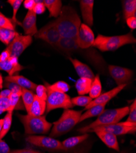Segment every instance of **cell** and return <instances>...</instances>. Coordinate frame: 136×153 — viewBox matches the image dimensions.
<instances>
[{"label":"cell","mask_w":136,"mask_h":153,"mask_svg":"<svg viewBox=\"0 0 136 153\" xmlns=\"http://www.w3.org/2000/svg\"><path fill=\"white\" fill-rule=\"evenodd\" d=\"M18 117L24 126V132L29 135L47 134L53 125L46 120L45 115L34 117L28 114L25 115L18 114Z\"/></svg>","instance_id":"5b68a950"},{"label":"cell","mask_w":136,"mask_h":153,"mask_svg":"<svg viewBox=\"0 0 136 153\" xmlns=\"http://www.w3.org/2000/svg\"><path fill=\"white\" fill-rule=\"evenodd\" d=\"M123 10L124 19L131 17H135L136 1L135 0H126L123 1Z\"/></svg>","instance_id":"d4e9b609"},{"label":"cell","mask_w":136,"mask_h":153,"mask_svg":"<svg viewBox=\"0 0 136 153\" xmlns=\"http://www.w3.org/2000/svg\"><path fill=\"white\" fill-rule=\"evenodd\" d=\"M35 96L38 98L46 101L47 99V88L43 85H37L35 88Z\"/></svg>","instance_id":"d590c367"},{"label":"cell","mask_w":136,"mask_h":153,"mask_svg":"<svg viewBox=\"0 0 136 153\" xmlns=\"http://www.w3.org/2000/svg\"><path fill=\"white\" fill-rule=\"evenodd\" d=\"M81 14L84 24L88 27H92L93 25V0H81L79 1Z\"/></svg>","instance_id":"9a60e30c"},{"label":"cell","mask_w":136,"mask_h":153,"mask_svg":"<svg viewBox=\"0 0 136 153\" xmlns=\"http://www.w3.org/2000/svg\"><path fill=\"white\" fill-rule=\"evenodd\" d=\"M135 38L131 33L124 35L106 36L98 34L93 44V47L102 52H112L122 46L135 43Z\"/></svg>","instance_id":"3957f363"},{"label":"cell","mask_w":136,"mask_h":153,"mask_svg":"<svg viewBox=\"0 0 136 153\" xmlns=\"http://www.w3.org/2000/svg\"><path fill=\"white\" fill-rule=\"evenodd\" d=\"M92 100L93 99L91 97L87 96H78L71 99L73 105L83 107H87L92 101Z\"/></svg>","instance_id":"d6a6232c"},{"label":"cell","mask_w":136,"mask_h":153,"mask_svg":"<svg viewBox=\"0 0 136 153\" xmlns=\"http://www.w3.org/2000/svg\"><path fill=\"white\" fill-rule=\"evenodd\" d=\"M126 86V84H123L113 88L107 92H106L103 94H101L98 97L92 100L91 102L84 108L85 110H87L89 108H91L95 105H101V104H107L108 102L111 99L115 97L121 91H122Z\"/></svg>","instance_id":"4fadbf2b"},{"label":"cell","mask_w":136,"mask_h":153,"mask_svg":"<svg viewBox=\"0 0 136 153\" xmlns=\"http://www.w3.org/2000/svg\"><path fill=\"white\" fill-rule=\"evenodd\" d=\"M46 111L48 113L57 108L70 109L73 107L70 97L66 93L53 91L47 88Z\"/></svg>","instance_id":"8992f818"},{"label":"cell","mask_w":136,"mask_h":153,"mask_svg":"<svg viewBox=\"0 0 136 153\" xmlns=\"http://www.w3.org/2000/svg\"><path fill=\"white\" fill-rule=\"evenodd\" d=\"M10 152V148L8 145L3 141L0 140V153H9Z\"/></svg>","instance_id":"b9f144b4"},{"label":"cell","mask_w":136,"mask_h":153,"mask_svg":"<svg viewBox=\"0 0 136 153\" xmlns=\"http://www.w3.org/2000/svg\"><path fill=\"white\" fill-rule=\"evenodd\" d=\"M36 3L33 9V12L37 14H42L46 10V7L43 3V1H35Z\"/></svg>","instance_id":"74e56055"},{"label":"cell","mask_w":136,"mask_h":153,"mask_svg":"<svg viewBox=\"0 0 136 153\" xmlns=\"http://www.w3.org/2000/svg\"><path fill=\"white\" fill-rule=\"evenodd\" d=\"M9 102H10V109L9 111H13L14 110H24V104L23 103V101L20 96L12 93L10 95L9 97Z\"/></svg>","instance_id":"4316f807"},{"label":"cell","mask_w":136,"mask_h":153,"mask_svg":"<svg viewBox=\"0 0 136 153\" xmlns=\"http://www.w3.org/2000/svg\"><path fill=\"white\" fill-rule=\"evenodd\" d=\"M23 2V0H8L7 1V3L11 5L12 9H13V14H12L11 20L12 23L15 25V27H16V25H17L21 26V23L19 22L17 19V14Z\"/></svg>","instance_id":"1f68e13d"},{"label":"cell","mask_w":136,"mask_h":153,"mask_svg":"<svg viewBox=\"0 0 136 153\" xmlns=\"http://www.w3.org/2000/svg\"><path fill=\"white\" fill-rule=\"evenodd\" d=\"M11 94V91L8 89H5L4 90L0 91V97H7L9 98Z\"/></svg>","instance_id":"f6af8a7d"},{"label":"cell","mask_w":136,"mask_h":153,"mask_svg":"<svg viewBox=\"0 0 136 153\" xmlns=\"http://www.w3.org/2000/svg\"><path fill=\"white\" fill-rule=\"evenodd\" d=\"M3 87H5L6 89H8L12 93L17 94L20 96H21L23 88L13 82L4 81L3 83Z\"/></svg>","instance_id":"e575fe53"},{"label":"cell","mask_w":136,"mask_h":153,"mask_svg":"<svg viewBox=\"0 0 136 153\" xmlns=\"http://www.w3.org/2000/svg\"><path fill=\"white\" fill-rule=\"evenodd\" d=\"M54 22L61 37L76 39L81 23L75 9L70 6L62 7L59 17Z\"/></svg>","instance_id":"6da1fadb"},{"label":"cell","mask_w":136,"mask_h":153,"mask_svg":"<svg viewBox=\"0 0 136 153\" xmlns=\"http://www.w3.org/2000/svg\"><path fill=\"white\" fill-rule=\"evenodd\" d=\"M3 121H4V119H1V120H0V133H1V131L2 130Z\"/></svg>","instance_id":"7dc6e473"},{"label":"cell","mask_w":136,"mask_h":153,"mask_svg":"<svg viewBox=\"0 0 136 153\" xmlns=\"http://www.w3.org/2000/svg\"><path fill=\"white\" fill-rule=\"evenodd\" d=\"M10 56H10V53L9 52V51L6 48L5 50H4L0 54V62L5 61V60L9 59Z\"/></svg>","instance_id":"ee69618b"},{"label":"cell","mask_w":136,"mask_h":153,"mask_svg":"<svg viewBox=\"0 0 136 153\" xmlns=\"http://www.w3.org/2000/svg\"><path fill=\"white\" fill-rule=\"evenodd\" d=\"M108 71L118 86L126 84L133 76V72L131 69L118 66L109 65Z\"/></svg>","instance_id":"7c38bea8"},{"label":"cell","mask_w":136,"mask_h":153,"mask_svg":"<svg viewBox=\"0 0 136 153\" xmlns=\"http://www.w3.org/2000/svg\"><path fill=\"white\" fill-rule=\"evenodd\" d=\"M34 36L54 47H57L62 38L54 21L46 24Z\"/></svg>","instance_id":"ba28073f"},{"label":"cell","mask_w":136,"mask_h":153,"mask_svg":"<svg viewBox=\"0 0 136 153\" xmlns=\"http://www.w3.org/2000/svg\"><path fill=\"white\" fill-rule=\"evenodd\" d=\"M129 117L126 121L136 124V100H134L133 102L131 105V107H129Z\"/></svg>","instance_id":"8d00e7d4"},{"label":"cell","mask_w":136,"mask_h":153,"mask_svg":"<svg viewBox=\"0 0 136 153\" xmlns=\"http://www.w3.org/2000/svg\"><path fill=\"white\" fill-rule=\"evenodd\" d=\"M4 81L13 82L22 88L27 89L32 91H35L37 84L22 75H8L4 78Z\"/></svg>","instance_id":"ac0fdd59"},{"label":"cell","mask_w":136,"mask_h":153,"mask_svg":"<svg viewBox=\"0 0 136 153\" xmlns=\"http://www.w3.org/2000/svg\"><path fill=\"white\" fill-rule=\"evenodd\" d=\"M35 96V94H34L33 91L27 90V89L23 88L21 97L24 108H25V110H26L27 113L29 110V108L33 102Z\"/></svg>","instance_id":"83f0119b"},{"label":"cell","mask_w":136,"mask_h":153,"mask_svg":"<svg viewBox=\"0 0 136 153\" xmlns=\"http://www.w3.org/2000/svg\"><path fill=\"white\" fill-rule=\"evenodd\" d=\"M94 41V33L90 27L84 23L81 24L76 39L78 47L81 49H87L93 46Z\"/></svg>","instance_id":"8fae6325"},{"label":"cell","mask_w":136,"mask_h":153,"mask_svg":"<svg viewBox=\"0 0 136 153\" xmlns=\"http://www.w3.org/2000/svg\"><path fill=\"white\" fill-rule=\"evenodd\" d=\"M43 3L49 11V17L57 18L62 8V3L60 0H44Z\"/></svg>","instance_id":"44dd1931"},{"label":"cell","mask_w":136,"mask_h":153,"mask_svg":"<svg viewBox=\"0 0 136 153\" xmlns=\"http://www.w3.org/2000/svg\"><path fill=\"white\" fill-rule=\"evenodd\" d=\"M36 22L37 15L33 10H28L21 23V27L23 28L25 35L32 36L37 33L38 30L37 28Z\"/></svg>","instance_id":"5bb4252c"},{"label":"cell","mask_w":136,"mask_h":153,"mask_svg":"<svg viewBox=\"0 0 136 153\" xmlns=\"http://www.w3.org/2000/svg\"><path fill=\"white\" fill-rule=\"evenodd\" d=\"M89 137L88 133L82 134L81 135L75 136L70 137L64 141L62 142V145L63 150H68L72 149L73 148H75L78 145L83 142L85 140H87Z\"/></svg>","instance_id":"7402d4cb"},{"label":"cell","mask_w":136,"mask_h":153,"mask_svg":"<svg viewBox=\"0 0 136 153\" xmlns=\"http://www.w3.org/2000/svg\"><path fill=\"white\" fill-rule=\"evenodd\" d=\"M46 101L38 98L35 96L29 110L28 112V114L34 117L42 116L46 111Z\"/></svg>","instance_id":"ffe728a7"},{"label":"cell","mask_w":136,"mask_h":153,"mask_svg":"<svg viewBox=\"0 0 136 153\" xmlns=\"http://www.w3.org/2000/svg\"><path fill=\"white\" fill-rule=\"evenodd\" d=\"M98 131H106L112 133L115 135H122L128 134H133L136 131V124L129 123L127 121L118 123L114 124H110L104 126L96 127L89 131L90 132H95Z\"/></svg>","instance_id":"52a82bcc"},{"label":"cell","mask_w":136,"mask_h":153,"mask_svg":"<svg viewBox=\"0 0 136 153\" xmlns=\"http://www.w3.org/2000/svg\"><path fill=\"white\" fill-rule=\"evenodd\" d=\"M102 91V85L100 78V75L98 74L95 76L94 79L92 80V83L90 86L89 91V97L92 99L98 97L101 94Z\"/></svg>","instance_id":"484cf974"},{"label":"cell","mask_w":136,"mask_h":153,"mask_svg":"<svg viewBox=\"0 0 136 153\" xmlns=\"http://www.w3.org/2000/svg\"><path fill=\"white\" fill-rule=\"evenodd\" d=\"M92 80L87 78H79L75 83V88L80 96H84L89 94Z\"/></svg>","instance_id":"603a6c76"},{"label":"cell","mask_w":136,"mask_h":153,"mask_svg":"<svg viewBox=\"0 0 136 153\" xmlns=\"http://www.w3.org/2000/svg\"><path fill=\"white\" fill-rule=\"evenodd\" d=\"M0 27L12 31H15V27L12 20L4 16L1 12H0Z\"/></svg>","instance_id":"836d02e7"},{"label":"cell","mask_w":136,"mask_h":153,"mask_svg":"<svg viewBox=\"0 0 136 153\" xmlns=\"http://www.w3.org/2000/svg\"><path fill=\"white\" fill-rule=\"evenodd\" d=\"M26 141L36 146L49 151L63 150L62 142L54 138L42 135H29L26 138Z\"/></svg>","instance_id":"9c48e42d"},{"label":"cell","mask_w":136,"mask_h":153,"mask_svg":"<svg viewBox=\"0 0 136 153\" xmlns=\"http://www.w3.org/2000/svg\"><path fill=\"white\" fill-rule=\"evenodd\" d=\"M95 134L108 148L113 149L118 152L120 151L119 145L116 135L112 133L102 131H96Z\"/></svg>","instance_id":"d6986e66"},{"label":"cell","mask_w":136,"mask_h":153,"mask_svg":"<svg viewBox=\"0 0 136 153\" xmlns=\"http://www.w3.org/2000/svg\"><path fill=\"white\" fill-rule=\"evenodd\" d=\"M106 105V104H101L95 105L91 108H89L86 110L85 113L81 114L79 120V123L90 118L98 117L105 110Z\"/></svg>","instance_id":"cb8c5ba5"},{"label":"cell","mask_w":136,"mask_h":153,"mask_svg":"<svg viewBox=\"0 0 136 153\" xmlns=\"http://www.w3.org/2000/svg\"><path fill=\"white\" fill-rule=\"evenodd\" d=\"M69 59L80 78H87L91 80L94 79L95 75L93 72L87 65L76 59H73L70 57L69 58Z\"/></svg>","instance_id":"e0dca14e"},{"label":"cell","mask_w":136,"mask_h":153,"mask_svg":"<svg viewBox=\"0 0 136 153\" xmlns=\"http://www.w3.org/2000/svg\"><path fill=\"white\" fill-rule=\"evenodd\" d=\"M23 3L24 7L28 10H32L36 3L35 0H25Z\"/></svg>","instance_id":"ab89813d"},{"label":"cell","mask_w":136,"mask_h":153,"mask_svg":"<svg viewBox=\"0 0 136 153\" xmlns=\"http://www.w3.org/2000/svg\"><path fill=\"white\" fill-rule=\"evenodd\" d=\"M126 22L129 28L131 30H134L136 28V17H131L126 19Z\"/></svg>","instance_id":"60d3db41"},{"label":"cell","mask_w":136,"mask_h":153,"mask_svg":"<svg viewBox=\"0 0 136 153\" xmlns=\"http://www.w3.org/2000/svg\"><path fill=\"white\" fill-rule=\"evenodd\" d=\"M45 83L46 85V86L49 89L59 93H65L68 91L70 89V86L69 85V84L64 81H58L53 83V85H49L46 82Z\"/></svg>","instance_id":"f546056e"},{"label":"cell","mask_w":136,"mask_h":153,"mask_svg":"<svg viewBox=\"0 0 136 153\" xmlns=\"http://www.w3.org/2000/svg\"><path fill=\"white\" fill-rule=\"evenodd\" d=\"M4 112H5L3 110H2V109H1V108H0V114H2L3 113H4Z\"/></svg>","instance_id":"c3c4849f"},{"label":"cell","mask_w":136,"mask_h":153,"mask_svg":"<svg viewBox=\"0 0 136 153\" xmlns=\"http://www.w3.org/2000/svg\"><path fill=\"white\" fill-rule=\"evenodd\" d=\"M12 114H13V111H7L6 115L3 118L4 121L2 130L1 131V133H0V140H2L6 135V134L8 133L10 129L12 122Z\"/></svg>","instance_id":"4dcf8cb0"},{"label":"cell","mask_w":136,"mask_h":153,"mask_svg":"<svg viewBox=\"0 0 136 153\" xmlns=\"http://www.w3.org/2000/svg\"><path fill=\"white\" fill-rule=\"evenodd\" d=\"M3 83H4V81H3V78L1 74L0 73V90H2L3 88Z\"/></svg>","instance_id":"bcb514c9"},{"label":"cell","mask_w":136,"mask_h":153,"mask_svg":"<svg viewBox=\"0 0 136 153\" xmlns=\"http://www.w3.org/2000/svg\"><path fill=\"white\" fill-rule=\"evenodd\" d=\"M129 107L104 110L97 119L88 126L81 127L78 131L81 134L88 133L89 131L96 127L104 126L118 123L121 120L128 114Z\"/></svg>","instance_id":"7a4b0ae2"},{"label":"cell","mask_w":136,"mask_h":153,"mask_svg":"<svg viewBox=\"0 0 136 153\" xmlns=\"http://www.w3.org/2000/svg\"><path fill=\"white\" fill-rule=\"evenodd\" d=\"M18 33L15 31H12L0 27V41L8 45L14 38Z\"/></svg>","instance_id":"f1b7e54d"},{"label":"cell","mask_w":136,"mask_h":153,"mask_svg":"<svg viewBox=\"0 0 136 153\" xmlns=\"http://www.w3.org/2000/svg\"><path fill=\"white\" fill-rule=\"evenodd\" d=\"M32 42V37L18 34L7 45L6 49L11 56L18 58Z\"/></svg>","instance_id":"30bf717a"},{"label":"cell","mask_w":136,"mask_h":153,"mask_svg":"<svg viewBox=\"0 0 136 153\" xmlns=\"http://www.w3.org/2000/svg\"><path fill=\"white\" fill-rule=\"evenodd\" d=\"M24 68L18 62V58L10 56L9 59L0 62V71H4L9 75H14L15 73L22 71Z\"/></svg>","instance_id":"2e32d148"},{"label":"cell","mask_w":136,"mask_h":153,"mask_svg":"<svg viewBox=\"0 0 136 153\" xmlns=\"http://www.w3.org/2000/svg\"><path fill=\"white\" fill-rule=\"evenodd\" d=\"M82 111L65 109L60 118L53 123V127L49 137L56 138L64 135L70 131L79 123Z\"/></svg>","instance_id":"277c9868"},{"label":"cell","mask_w":136,"mask_h":153,"mask_svg":"<svg viewBox=\"0 0 136 153\" xmlns=\"http://www.w3.org/2000/svg\"><path fill=\"white\" fill-rule=\"evenodd\" d=\"M0 108L4 111H9L10 109L9 99L7 97H0Z\"/></svg>","instance_id":"f35d334b"},{"label":"cell","mask_w":136,"mask_h":153,"mask_svg":"<svg viewBox=\"0 0 136 153\" xmlns=\"http://www.w3.org/2000/svg\"><path fill=\"white\" fill-rule=\"evenodd\" d=\"M9 153H40L37 151L30 149H21L10 151Z\"/></svg>","instance_id":"7bdbcfd3"}]
</instances>
